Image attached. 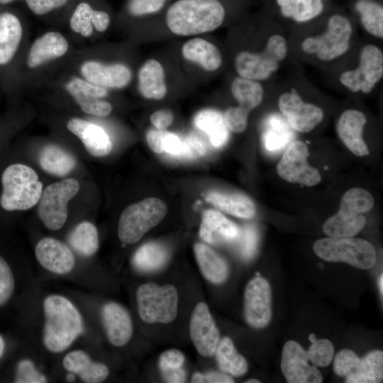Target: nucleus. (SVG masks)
Segmentation results:
<instances>
[{
  "instance_id": "41",
  "label": "nucleus",
  "mask_w": 383,
  "mask_h": 383,
  "mask_svg": "<svg viewBox=\"0 0 383 383\" xmlns=\"http://www.w3.org/2000/svg\"><path fill=\"white\" fill-rule=\"evenodd\" d=\"M68 241L72 248L84 257L93 255L99 249V234L96 226L89 221H82L70 232Z\"/></svg>"
},
{
  "instance_id": "4",
  "label": "nucleus",
  "mask_w": 383,
  "mask_h": 383,
  "mask_svg": "<svg viewBox=\"0 0 383 383\" xmlns=\"http://www.w3.org/2000/svg\"><path fill=\"white\" fill-rule=\"evenodd\" d=\"M277 21L261 49L242 50L236 54L234 65L238 76L262 82L278 72L289 52V43L284 33L279 31Z\"/></svg>"
},
{
  "instance_id": "36",
  "label": "nucleus",
  "mask_w": 383,
  "mask_h": 383,
  "mask_svg": "<svg viewBox=\"0 0 383 383\" xmlns=\"http://www.w3.org/2000/svg\"><path fill=\"white\" fill-rule=\"evenodd\" d=\"M41 168L50 174L64 177L71 172L76 165L74 156L55 145L43 148L39 155Z\"/></svg>"
},
{
  "instance_id": "2",
  "label": "nucleus",
  "mask_w": 383,
  "mask_h": 383,
  "mask_svg": "<svg viewBox=\"0 0 383 383\" xmlns=\"http://www.w3.org/2000/svg\"><path fill=\"white\" fill-rule=\"evenodd\" d=\"M43 308V345L52 353H62L84 333L83 317L73 303L60 294L46 296Z\"/></svg>"
},
{
  "instance_id": "8",
  "label": "nucleus",
  "mask_w": 383,
  "mask_h": 383,
  "mask_svg": "<svg viewBox=\"0 0 383 383\" xmlns=\"http://www.w3.org/2000/svg\"><path fill=\"white\" fill-rule=\"evenodd\" d=\"M316 255L333 262H346L356 268H372L377 260L376 250L368 241L353 237H328L318 240L313 245Z\"/></svg>"
},
{
  "instance_id": "48",
  "label": "nucleus",
  "mask_w": 383,
  "mask_h": 383,
  "mask_svg": "<svg viewBox=\"0 0 383 383\" xmlns=\"http://www.w3.org/2000/svg\"><path fill=\"white\" fill-rule=\"evenodd\" d=\"M241 237L240 252L245 260L251 259L256 251L258 234L255 226L247 225L244 227L243 232L240 233Z\"/></svg>"
},
{
  "instance_id": "56",
  "label": "nucleus",
  "mask_w": 383,
  "mask_h": 383,
  "mask_svg": "<svg viewBox=\"0 0 383 383\" xmlns=\"http://www.w3.org/2000/svg\"><path fill=\"white\" fill-rule=\"evenodd\" d=\"M162 376L165 382L170 383L184 382L186 380V372L182 367L162 371Z\"/></svg>"
},
{
  "instance_id": "37",
  "label": "nucleus",
  "mask_w": 383,
  "mask_h": 383,
  "mask_svg": "<svg viewBox=\"0 0 383 383\" xmlns=\"http://www.w3.org/2000/svg\"><path fill=\"white\" fill-rule=\"evenodd\" d=\"M194 123L208 135L214 147H221L226 143L228 131L220 112L212 109L203 110L195 116Z\"/></svg>"
},
{
  "instance_id": "1",
  "label": "nucleus",
  "mask_w": 383,
  "mask_h": 383,
  "mask_svg": "<svg viewBox=\"0 0 383 383\" xmlns=\"http://www.w3.org/2000/svg\"><path fill=\"white\" fill-rule=\"evenodd\" d=\"M312 25L318 31L304 35L298 44L299 50L306 59L323 65L333 64L353 48L355 21L343 9L332 6Z\"/></svg>"
},
{
  "instance_id": "30",
  "label": "nucleus",
  "mask_w": 383,
  "mask_h": 383,
  "mask_svg": "<svg viewBox=\"0 0 383 383\" xmlns=\"http://www.w3.org/2000/svg\"><path fill=\"white\" fill-rule=\"evenodd\" d=\"M109 23L110 17L106 11L95 10L88 3L82 2L74 11L70 26L75 33L89 37L94 28L99 32H103L107 29Z\"/></svg>"
},
{
  "instance_id": "28",
  "label": "nucleus",
  "mask_w": 383,
  "mask_h": 383,
  "mask_svg": "<svg viewBox=\"0 0 383 383\" xmlns=\"http://www.w3.org/2000/svg\"><path fill=\"white\" fill-rule=\"evenodd\" d=\"M350 9L353 20H357L370 36L383 38L382 0H350Z\"/></svg>"
},
{
  "instance_id": "35",
  "label": "nucleus",
  "mask_w": 383,
  "mask_h": 383,
  "mask_svg": "<svg viewBox=\"0 0 383 383\" xmlns=\"http://www.w3.org/2000/svg\"><path fill=\"white\" fill-rule=\"evenodd\" d=\"M206 199L220 210L237 217L250 218L255 213L252 200L241 194L210 192Z\"/></svg>"
},
{
  "instance_id": "40",
  "label": "nucleus",
  "mask_w": 383,
  "mask_h": 383,
  "mask_svg": "<svg viewBox=\"0 0 383 383\" xmlns=\"http://www.w3.org/2000/svg\"><path fill=\"white\" fill-rule=\"evenodd\" d=\"M169 253L162 244L150 242L140 246L134 253L132 263L142 272H152L161 268L167 261Z\"/></svg>"
},
{
  "instance_id": "32",
  "label": "nucleus",
  "mask_w": 383,
  "mask_h": 383,
  "mask_svg": "<svg viewBox=\"0 0 383 383\" xmlns=\"http://www.w3.org/2000/svg\"><path fill=\"white\" fill-rule=\"evenodd\" d=\"M194 250L201 274L207 280L213 284L226 280L228 266L222 257L203 243H196Z\"/></svg>"
},
{
  "instance_id": "49",
  "label": "nucleus",
  "mask_w": 383,
  "mask_h": 383,
  "mask_svg": "<svg viewBox=\"0 0 383 383\" xmlns=\"http://www.w3.org/2000/svg\"><path fill=\"white\" fill-rule=\"evenodd\" d=\"M206 152V144L196 135H191L183 140V149L180 157L192 160L203 156Z\"/></svg>"
},
{
  "instance_id": "26",
  "label": "nucleus",
  "mask_w": 383,
  "mask_h": 383,
  "mask_svg": "<svg viewBox=\"0 0 383 383\" xmlns=\"http://www.w3.org/2000/svg\"><path fill=\"white\" fill-rule=\"evenodd\" d=\"M238 227L216 210L204 212L199 228V235L209 244H218L234 240L240 237Z\"/></svg>"
},
{
  "instance_id": "14",
  "label": "nucleus",
  "mask_w": 383,
  "mask_h": 383,
  "mask_svg": "<svg viewBox=\"0 0 383 383\" xmlns=\"http://www.w3.org/2000/svg\"><path fill=\"white\" fill-rule=\"evenodd\" d=\"M309 151L307 145L301 140H294L289 144L277 171L283 179L312 187L321 182L319 172L310 166L307 162Z\"/></svg>"
},
{
  "instance_id": "46",
  "label": "nucleus",
  "mask_w": 383,
  "mask_h": 383,
  "mask_svg": "<svg viewBox=\"0 0 383 383\" xmlns=\"http://www.w3.org/2000/svg\"><path fill=\"white\" fill-rule=\"evenodd\" d=\"M359 360L353 350L343 349L334 358L333 371L338 376L345 377L353 371Z\"/></svg>"
},
{
  "instance_id": "31",
  "label": "nucleus",
  "mask_w": 383,
  "mask_h": 383,
  "mask_svg": "<svg viewBox=\"0 0 383 383\" xmlns=\"http://www.w3.org/2000/svg\"><path fill=\"white\" fill-rule=\"evenodd\" d=\"M182 54L187 60L196 63L207 71H215L222 65L218 48L203 38H195L185 42Z\"/></svg>"
},
{
  "instance_id": "16",
  "label": "nucleus",
  "mask_w": 383,
  "mask_h": 383,
  "mask_svg": "<svg viewBox=\"0 0 383 383\" xmlns=\"http://www.w3.org/2000/svg\"><path fill=\"white\" fill-rule=\"evenodd\" d=\"M306 351L294 340L287 341L282 349L281 370L289 383H321L323 377L317 367L310 365Z\"/></svg>"
},
{
  "instance_id": "55",
  "label": "nucleus",
  "mask_w": 383,
  "mask_h": 383,
  "mask_svg": "<svg viewBox=\"0 0 383 383\" xmlns=\"http://www.w3.org/2000/svg\"><path fill=\"white\" fill-rule=\"evenodd\" d=\"M166 131L159 129L150 130L146 135V140L149 148L156 153H162L163 150V140Z\"/></svg>"
},
{
  "instance_id": "22",
  "label": "nucleus",
  "mask_w": 383,
  "mask_h": 383,
  "mask_svg": "<svg viewBox=\"0 0 383 383\" xmlns=\"http://www.w3.org/2000/svg\"><path fill=\"white\" fill-rule=\"evenodd\" d=\"M366 123L364 113L353 109L344 111L337 122L336 130L339 138L348 150L357 156L370 153L363 138Z\"/></svg>"
},
{
  "instance_id": "21",
  "label": "nucleus",
  "mask_w": 383,
  "mask_h": 383,
  "mask_svg": "<svg viewBox=\"0 0 383 383\" xmlns=\"http://www.w3.org/2000/svg\"><path fill=\"white\" fill-rule=\"evenodd\" d=\"M101 317L106 337L113 345L121 347L130 340L133 322L124 306L117 302H107L101 309Z\"/></svg>"
},
{
  "instance_id": "29",
  "label": "nucleus",
  "mask_w": 383,
  "mask_h": 383,
  "mask_svg": "<svg viewBox=\"0 0 383 383\" xmlns=\"http://www.w3.org/2000/svg\"><path fill=\"white\" fill-rule=\"evenodd\" d=\"M138 80V89L143 97L160 100L166 96L164 69L157 60H147L139 70Z\"/></svg>"
},
{
  "instance_id": "24",
  "label": "nucleus",
  "mask_w": 383,
  "mask_h": 383,
  "mask_svg": "<svg viewBox=\"0 0 383 383\" xmlns=\"http://www.w3.org/2000/svg\"><path fill=\"white\" fill-rule=\"evenodd\" d=\"M23 34L18 16L9 11H0V69L10 66L19 50Z\"/></svg>"
},
{
  "instance_id": "9",
  "label": "nucleus",
  "mask_w": 383,
  "mask_h": 383,
  "mask_svg": "<svg viewBox=\"0 0 383 383\" xmlns=\"http://www.w3.org/2000/svg\"><path fill=\"white\" fill-rule=\"evenodd\" d=\"M167 211L165 203L155 197L130 205L119 218V240L125 244L137 243L149 230L163 219Z\"/></svg>"
},
{
  "instance_id": "15",
  "label": "nucleus",
  "mask_w": 383,
  "mask_h": 383,
  "mask_svg": "<svg viewBox=\"0 0 383 383\" xmlns=\"http://www.w3.org/2000/svg\"><path fill=\"white\" fill-rule=\"evenodd\" d=\"M244 317L254 328L266 327L272 318V291L258 273L248 283L244 293Z\"/></svg>"
},
{
  "instance_id": "60",
  "label": "nucleus",
  "mask_w": 383,
  "mask_h": 383,
  "mask_svg": "<svg viewBox=\"0 0 383 383\" xmlns=\"http://www.w3.org/2000/svg\"><path fill=\"white\" fill-rule=\"evenodd\" d=\"M245 382L246 383H260V381L256 379H248Z\"/></svg>"
},
{
  "instance_id": "11",
  "label": "nucleus",
  "mask_w": 383,
  "mask_h": 383,
  "mask_svg": "<svg viewBox=\"0 0 383 383\" xmlns=\"http://www.w3.org/2000/svg\"><path fill=\"white\" fill-rule=\"evenodd\" d=\"M79 189L78 181L69 178L54 182L43 191L38 215L47 228L57 231L64 226L67 218V204Z\"/></svg>"
},
{
  "instance_id": "23",
  "label": "nucleus",
  "mask_w": 383,
  "mask_h": 383,
  "mask_svg": "<svg viewBox=\"0 0 383 383\" xmlns=\"http://www.w3.org/2000/svg\"><path fill=\"white\" fill-rule=\"evenodd\" d=\"M67 128L80 139L87 152L92 156H106L111 151L113 144L111 138L99 125L74 118L67 122Z\"/></svg>"
},
{
  "instance_id": "3",
  "label": "nucleus",
  "mask_w": 383,
  "mask_h": 383,
  "mask_svg": "<svg viewBox=\"0 0 383 383\" xmlns=\"http://www.w3.org/2000/svg\"><path fill=\"white\" fill-rule=\"evenodd\" d=\"M225 17L219 0H178L169 7L165 19L172 33L187 36L216 30Z\"/></svg>"
},
{
  "instance_id": "42",
  "label": "nucleus",
  "mask_w": 383,
  "mask_h": 383,
  "mask_svg": "<svg viewBox=\"0 0 383 383\" xmlns=\"http://www.w3.org/2000/svg\"><path fill=\"white\" fill-rule=\"evenodd\" d=\"M309 360L313 365L319 367H327L334 355V347L327 339H316L306 351Z\"/></svg>"
},
{
  "instance_id": "6",
  "label": "nucleus",
  "mask_w": 383,
  "mask_h": 383,
  "mask_svg": "<svg viewBox=\"0 0 383 383\" xmlns=\"http://www.w3.org/2000/svg\"><path fill=\"white\" fill-rule=\"evenodd\" d=\"M374 198L367 190L352 188L345 192L338 213L330 217L323 225V231L328 237H353L365 226L363 215L374 206Z\"/></svg>"
},
{
  "instance_id": "38",
  "label": "nucleus",
  "mask_w": 383,
  "mask_h": 383,
  "mask_svg": "<svg viewBox=\"0 0 383 383\" xmlns=\"http://www.w3.org/2000/svg\"><path fill=\"white\" fill-rule=\"evenodd\" d=\"M231 91L238 106L250 112L262 101L264 87L260 82L237 77L231 84Z\"/></svg>"
},
{
  "instance_id": "18",
  "label": "nucleus",
  "mask_w": 383,
  "mask_h": 383,
  "mask_svg": "<svg viewBox=\"0 0 383 383\" xmlns=\"http://www.w3.org/2000/svg\"><path fill=\"white\" fill-rule=\"evenodd\" d=\"M65 89L86 113L104 117L112 111L111 104L101 99L107 96L106 88L73 77L66 84Z\"/></svg>"
},
{
  "instance_id": "34",
  "label": "nucleus",
  "mask_w": 383,
  "mask_h": 383,
  "mask_svg": "<svg viewBox=\"0 0 383 383\" xmlns=\"http://www.w3.org/2000/svg\"><path fill=\"white\" fill-rule=\"evenodd\" d=\"M383 379V353L369 352L360 358L353 371L345 377L347 383H378Z\"/></svg>"
},
{
  "instance_id": "33",
  "label": "nucleus",
  "mask_w": 383,
  "mask_h": 383,
  "mask_svg": "<svg viewBox=\"0 0 383 383\" xmlns=\"http://www.w3.org/2000/svg\"><path fill=\"white\" fill-rule=\"evenodd\" d=\"M293 130L280 113H271L264 122L262 143L270 152H277L291 143Z\"/></svg>"
},
{
  "instance_id": "59",
  "label": "nucleus",
  "mask_w": 383,
  "mask_h": 383,
  "mask_svg": "<svg viewBox=\"0 0 383 383\" xmlns=\"http://www.w3.org/2000/svg\"><path fill=\"white\" fill-rule=\"evenodd\" d=\"M16 0H0V6L9 5Z\"/></svg>"
},
{
  "instance_id": "52",
  "label": "nucleus",
  "mask_w": 383,
  "mask_h": 383,
  "mask_svg": "<svg viewBox=\"0 0 383 383\" xmlns=\"http://www.w3.org/2000/svg\"><path fill=\"white\" fill-rule=\"evenodd\" d=\"M194 383H233L232 377L225 373L218 372H209L205 374L195 372L192 377Z\"/></svg>"
},
{
  "instance_id": "53",
  "label": "nucleus",
  "mask_w": 383,
  "mask_h": 383,
  "mask_svg": "<svg viewBox=\"0 0 383 383\" xmlns=\"http://www.w3.org/2000/svg\"><path fill=\"white\" fill-rule=\"evenodd\" d=\"M183 149V140L174 133L166 131L163 140L164 152L180 157Z\"/></svg>"
},
{
  "instance_id": "45",
  "label": "nucleus",
  "mask_w": 383,
  "mask_h": 383,
  "mask_svg": "<svg viewBox=\"0 0 383 383\" xmlns=\"http://www.w3.org/2000/svg\"><path fill=\"white\" fill-rule=\"evenodd\" d=\"M15 288L12 270L7 262L0 256V306L11 298Z\"/></svg>"
},
{
  "instance_id": "50",
  "label": "nucleus",
  "mask_w": 383,
  "mask_h": 383,
  "mask_svg": "<svg viewBox=\"0 0 383 383\" xmlns=\"http://www.w3.org/2000/svg\"><path fill=\"white\" fill-rule=\"evenodd\" d=\"M183 353L177 349H170L163 352L158 360L159 367L162 371L181 368L184 362Z\"/></svg>"
},
{
  "instance_id": "27",
  "label": "nucleus",
  "mask_w": 383,
  "mask_h": 383,
  "mask_svg": "<svg viewBox=\"0 0 383 383\" xmlns=\"http://www.w3.org/2000/svg\"><path fill=\"white\" fill-rule=\"evenodd\" d=\"M62 366L67 372L77 374L84 382L99 383L109 374L104 363L94 361L84 350H72L64 357Z\"/></svg>"
},
{
  "instance_id": "5",
  "label": "nucleus",
  "mask_w": 383,
  "mask_h": 383,
  "mask_svg": "<svg viewBox=\"0 0 383 383\" xmlns=\"http://www.w3.org/2000/svg\"><path fill=\"white\" fill-rule=\"evenodd\" d=\"M0 204L6 211H25L40 198L43 184L33 169L20 163L6 167L1 175Z\"/></svg>"
},
{
  "instance_id": "43",
  "label": "nucleus",
  "mask_w": 383,
  "mask_h": 383,
  "mask_svg": "<svg viewBox=\"0 0 383 383\" xmlns=\"http://www.w3.org/2000/svg\"><path fill=\"white\" fill-rule=\"evenodd\" d=\"M47 382V377L36 368L32 360L23 359L18 362L14 382L45 383Z\"/></svg>"
},
{
  "instance_id": "12",
  "label": "nucleus",
  "mask_w": 383,
  "mask_h": 383,
  "mask_svg": "<svg viewBox=\"0 0 383 383\" xmlns=\"http://www.w3.org/2000/svg\"><path fill=\"white\" fill-rule=\"evenodd\" d=\"M277 98L280 114L289 127L299 133H309L323 120L324 113L318 105L306 101L298 87L284 88Z\"/></svg>"
},
{
  "instance_id": "25",
  "label": "nucleus",
  "mask_w": 383,
  "mask_h": 383,
  "mask_svg": "<svg viewBox=\"0 0 383 383\" xmlns=\"http://www.w3.org/2000/svg\"><path fill=\"white\" fill-rule=\"evenodd\" d=\"M69 44L59 32L50 31L38 38L32 44L26 59L27 67L34 69L66 54Z\"/></svg>"
},
{
  "instance_id": "17",
  "label": "nucleus",
  "mask_w": 383,
  "mask_h": 383,
  "mask_svg": "<svg viewBox=\"0 0 383 383\" xmlns=\"http://www.w3.org/2000/svg\"><path fill=\"white\" fill-rule=\"evenodd\" d=\"M189 333L194 345L201 356L210 357L215 353L220 341V333L208 306L204 302L198 303L193 310Z\"/></svg>"
},
{
  "instance_id": "54",
  "label": "nucleus",
  "mask_w": 383,
  "mask_h": 383,
  "mask_svg": "<svg viewBox=\"0 0 383 383\" xmlns=\"http://www.w3.org/2000/svg\"><path fill=\"white\" fill-rule=\"evenodd\" d=\"M150 119L157 129L165 130L172 124L174 116L170 110L162 109L154 112Z\"/></svg>"
},
{
  "instance_id": "61",
  "label": "nucleus",
  "mask_w": 383,
  "mask_h": 383,
  "mask_svg": "<svg viewBox=\"0 0 383 383\" xmlns=\"http://www.w3.org/2000/svg\"><path fill=\"white\" fill-rule=\"evenodd\" d=\"M309 340L312 343L313 341H314L316 338V335L315 334L313 333H311L310 334L309 337Z\"/></svg>"
},
{
  "instance_id": "47",
  "label": "nucleus",
  "mask_w": 383,
  "mask_h": 383,
  "mask_svg": "<svg viewBox=\"0 0 383 383\" xmlns=\"http://www.w3.org/2000/svg\"><path fill=\"white\" fill-rule=\"evenodd\" d=\"M166 0H128L127 10L134 16H140L157 12Z\"/></svg>"
},
{
  "instance_id": "58",
  "label": "nucleus",
  "mask_w": 383,
  "mask_h": 383,
  "mask_svg": "<svg viewBox=\"0 0 383 383\" xmlns=\"http://www.w3.org/2000/svg\"><path fill=\"white\" fill-rule=\"evenodd\" d=\"M379 292L382 296L383 294V274H382L379 277Z\"/></svg>"
},
{
  "instance_id": "51",
  "label": "nucleus",
  "mask_w": 383,
  "mask_h": 383,
  "mask_svg": "<svg viewBox=\"0 0 383 383\" xmlns=\"http://www.w3.org/2000/svg\"><path fill=\"white\" fill-rule=\"evenodd\" d=\"M69 0H26L28 7L36 15H44L57 9Z\"/></svg>"
},
{
  "instance_id": "13",
  "label": "nucleus",
  "mask_w": 383,
  "mask_h": 383,
  "mask_svg": "<svg viewBox=\"0 0 383 383\" xmlns=\"http://www.w3.org/2000/svg\"><path fill=\"white\" fill-rule=\"evenodd\" d=\"M332 0H267V11L278 22L304 28L323 17Z\"/></svg>"
},
{
  "instance_id": "44",
  "label": "nucleus",
  "mask_w": 383,
  "mask_h": 383,
  "mask_svg": "<svg viewBox=\"0 0 383 383\" xmlns=\"http://www.w3.org/2000/svg\"><path fill=\"white\" fill-rule=\"evenodd\" d=\"M249 113V111L239 106L229 107L223 115L226 127L236 133L244 131L248 126Z\"/></svg>"
},
{
  "instance_id": "10",
  "label": "nucleus",
  "mask_w": 383,
  "mask_h": 383,
  "mask_svg": "<svg viewBox=\"0 0 383 383\" xmlns=\"http://www.w3.org/2000/svg\"><path fill=\"white\" fill-rule=\"evenodd\" d=\"M136 301L140 318L148 323H168L177 315L178 293L172 284H143L137 289Z\"/></svg>"
},
{
  "instance_id": "20",
  "label": "nucleus",
  "mask_w": 383,
  "mask_h": 383,
  "mask_svg": "<svg viewBox=\"0 0 383 383\" xmlns=\"http://www.w3.org/2000/svg\"><path fill=\"white\" fill-rule=\"evenodd\" d=\"M80 71L87 81L104 88H123L132 78L130 68L121 63L107 65L88 60L82 65Z\"/></svg>"
},
{
  "instance_id": "7",
  "label": "nucleus",
  "mask_w": 383,
  "mask_h": 383,
  "mask_svg": "<svg viewBox=\"0 0 383 383\" xmlns=\"http://www.w3.org/2000/svg\"><path fill=\"white\" fill-rule=\"evenodd\" d=\"M383 77V52L375 43L364 44L359 50L355 66L338 75L340 86L348 91L368 94Z\"/></svg>"
},
{
  "instance_id": "19",
  "label": "nucleus",
  "mask_w": 383,
  "mask_h": 383,
  "mask_svg": "<svg viewBox=\"0 0 383 383\" xmlns=\"http://www.w3.org/2000/svg\"><path fill=\"white\" fill-rule=\"evenodd\" d=\"M35 255L43 268L57 274H68L74 267V256L70 248L54 238L40 240L35 245Z\"/></svg>"
},
{
  "instance_id": "57",
  "label": "nucleus",
  "mask_w": 383,
  "mask_h": 383,
  "mask_svg": "<svg viewBox=\"0 0 383 383\" xmlns=\"http://www.w3.org/2000/svg\"><path fill=\"white\" fill-rule=\"evenodd\" d=\"M4 348H5V342L3 337L0 335V358L4 354Z\"/></svg>"
},
{
  "instance_id": "39",
  "label": "nucleus",
  "mask_w": 383,
  "mask_h": 383,
  "mask_svg": "<svg viewBox=\"0 0 383 383\" xmlns=\"http://www.w3.org/2000/svg\"><path fill=\"white\" fill-rule=\"evenodd\" d=\"M215 353L218 365L223 372L235 377L247 372L248 365L246 360L237 351L228 337L220 340Z\"/></svg>"
}]
</instances>
